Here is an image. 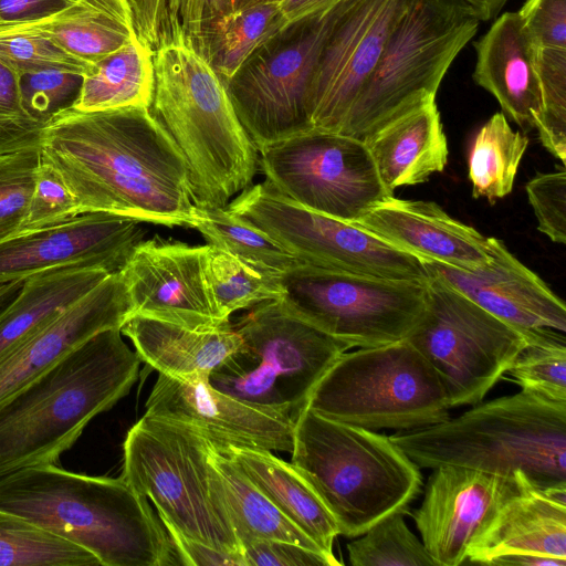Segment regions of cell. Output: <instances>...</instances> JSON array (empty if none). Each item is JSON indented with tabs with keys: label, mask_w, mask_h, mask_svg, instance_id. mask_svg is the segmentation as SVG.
Returning <instances> with one entry per match:
<instances>
[{
	"label": "cell",
	"mask_w": 566,
	"mask_h": 566,
	"mask_svg": "<svg viewBox=\"0 0 566 566\" xmlns=\"http://www.w3.org/2000/svg\"><path fill=\"white\" fill-rule=\"evenodd\" d=\"M40 150L78 214L107 212L165 227L191 222L187 163L150 107L71 108L44 127Z\"/></svg>",
	"instance_id": "1"
},
{
	"label": "cell",
	"mask_w": 566,
	"mask_h": 566,
	"mask_svg": "<svg viewBox=\"0 0 566 566\" xmlns=\"http://www.w3.org/2000/svg\"><path fill=\"white\" fill-rule=\"evenodd\" d=\"M154 51L150 111L188 166L196 205L226 208L251 186L259 151L243 128L226 83L167 14Z\"/></svg>",
	"instance_id": "2"
},
{
	"label": "cell",
	"mask_w": 566,
	"mask_h": 566,
	"mask_svg": "<svg viewBox=\"0 0 566 566\" xmlns=\"http://www.w3.org/2000/svg\"><path fill=\"white\" fill-rule=\"evenodd\" d=\"M0 511L86 549L102 566L180 565L148 500L122 475L21 469L0 478Z\"/></svg>",
	"instance_id": "3"
},
{
	"label": "cell",
	"mask_w": 566,
	"mask_h": 566,
	"mask_svg": "<svg viewBox=\"0 0 566 566\" xmlns=\"http://www.w3.org/2000/svg\"><path fill=\"white\" fill-rule=\"evenodd\" d=\"M140 363L120 328H109L1 402L0 478L56 464L93 418L129 392Z\"/></svg>",
	"instance_id": "4"
},
{
	"label": "cell",
	"mask_w": 566,
	"mask_h": 566,
	"mask_svg": "<svg viewBox=\"0 0 566 566\" xmlns=\"http://www.w3.org/2000/svg\"><path fill=\"white\" fill-rule=\"evenodd\" d=\"M390 439L419 467L459 465L502 476L522 471L541 490L566 488V402L521 390Z\"/></svg>",
	"instance_id": "5"
},
{
	"label": "cell",
	"mask_w": 566,
	"mask_h": 566,
	"mask_svg": "<svg viewBox=\"0 0 566 566\" xmlns=\"http://www.w3.org/2000/svg\"><path fill=\"white\" fill-rule=\"evenodd\" d=\"M292 463L333 515L339 535L355 538L421 491L419 467L390 439L305 407L294 424Z\"/></svg>",
	"instance_id": "6"
},
{
	"label": "cell",
	"mask_w": 566,
	"mask_h": 566,
	"mask_svg": "<svg viewBox=\"0 0 566 566\" xmlns=\"http://www.w3.org/2000/svg\"><path fill=\"white\" fill-rule=\"evenodd\" d=\"M480 22L462 0H402L376 69L338 133L364 142L436 99L443 76Z\"/></svg>",
	"instance_id": "7"
},
{
	"label": "cell",
	"mask_w": 566,
	"mask_h": 566,
	"mask_svg": "<svg viewBox=\"0 0 566 566\" xmlns=\"http://www.w3.org/2000/svg\"><path fill=\"white\" fill-rule=\"evenodd\" d=\"M210 447L189 426L144 415L126 434L122 476L153 502L168 532L242 555Z\"/></svg>",
	"instance_id": "8"
},
{
	"label": "cell",
	"mask_w": 566,
	"mask_h": 566,
	"mask_svg": "<svg viewBox=\"0 0 566 566\" xmlns=\"http://www.w3.org/2000/svg\"><path fill=\"white\" fill-rule=\"evenodd\" d=\"M233 327L241 347L212 371L209 384L294 422L323 375L349 349L279 300L253 306Z\"/></svg>",
	"instance_id": "9"
},
{
	"label": "cell",
	"mask_w": 566,
	"mask_h": 566,
	"mask_svg": "<svg viewBox=\"0 0 566 566\" xmlns=\"http://www.w3.org/2000/svg\"><path fill=\"white\" fill-rule=\"evenodd\" d=\"M306 407L370 430H413L450 417L437 371L407 338L343 353Z\"/></svg>",
	"instance_id": "10"
},
{
	"label": "cell",
	"mask_w": 566,
	"mask_h": 566,
	"mask_svg": "<svg viewBox=\"0 0 566 566\" xmlns=\"http://www.w3.org/2000/svg\"><path fill=\"white\" fill-rule=\"evenodd\" d=\"M428 280L381 279L301 262L281 275L279 301L348 348L373 347L412 333L426 312Z\"/></svg>",
	"instance_id": "11"
},
{
	"label": "cell",
	"mask_w": 566,
	"mask_h": 566,
	"mask_svg": "<svg viewBox=\"0 0 566 566\" xmlns=\"http://www.w3.org/2000/svg\"><path fill=\"white\" fill-rule=\"evenodd\" d=\"M542 331L520 329L430 276L426 312L407 339L434 368L454 408L481 402Z\"/></svg>",
	"instance_id": "12"
},
{
	"label": "cell",
	"mask_w": 566,
	"mask_h": 566,
	"mask_svg": "<svg viewBox=\"0 0 566 566\" xmlns=\"http://www.w3.org/2000/svg\"><path fill=\"white\" fill-rule=\"evenodd\" d=\"M340 2L325 14L281 31L224 82L237 116L258 151L313 128L311 84Z\"/></svg>",
	"instance_id": "13"
},
{
	"label": "cell",
	"mask_w": 566,
	"mask_h": 566,
	"mask_svg": "<svg viewBox=\"0 0 566 566\" xmlns=\"http://www.w3.org/2000/svg\"><path fill=\"white\" fill-rule=\"evenodd\" d=\"M227 208L300 261L390 280H428L423 261L352 223L310 210L269 181L250 186Z\"/></svg>",
	"instance_id": "14"
},
{
	"label": "cell",
	"mask_w": 566,
	"mask_h": 566,
	"mask_svg": "<svg viewBox=\"0 0 566 566\" xmlns=\"http://www.w3.org/2000/svg\"><path fill=\"white\" fill-rule=\"evenodd\" d=\"M259 154L265 180L281 195L342 221L353 222L392 196L358 138L312 128Z\"/></svg>",
	"instance_id": "15"
},
{
	"label": "cell",
	"mask_w": 566,
	"mask_h": 566,
	"mask_svg": "<svg viewBox=\"0 0 566 566\" xmlns=\"http://www.w3.org/2000/svg\"><path fill=\"white\" fill-rule=\"evenodd\" d=\"M402 0H343L310 91L312 127L338 133L376 69Z\"/></svg>",
	"instance_id": "16"
},
{
	"label": "cell",
	"mask_w": 566,
	"mask_h": 566,
	"mask_svg": "<svg viewBox=\"0 0 566 566\" xmlns=\"http://www.w3.org/2000/svg\"><path fill=\"white\" fill-rule=\"evenodd\" d=\"M527 482L522 471L502 476L459 465L434 468L412 517L436 566L465 563L472 542Z\"/></svg>",
	"instance_id": "17"
},
{
	"label": "cell",
	"mask_w": 566,
	"mask_h": 566,
	"mask_svg": "<svg viewBox=\"0 0 566 566\" xmlns=\"http://www.w3.org/2000/svg\"><path fill=\"white\" fill-rule=\"evenodd\" d=\"M139 223L128 217L91 212L19 233L0 242V284L70 266L119 272L144 240Z\"/></svg>",
	"instance_id": "18"
},
{
	"label": "cell",
	"mask_w": 566,
	"mask_h": 566,
	"mask_svg": "<svg viewBox=\"0 0 566 566\" xmlns=\"http://www.w3.org/2000/svg\"><path fill=\"white\" fill-rule=\"evenodd\" d=\"M205 245H189L158 235L140 241L119 271L132 315L199 331L230 325L211 300L203 270Z\"/></svg>",
	"instance_id": "19"
},
{
	"label": "cell",
	"mask_w": 566,
	"mask_h": 566,
	"mask_svg": "<svg viewBox=\"0 0 566 566\" xmlns=\"http://www.w3.org/2000/svg\"><path fill=\"white\" fill-rule=\"evenodd\" d=\"M144 415L189 426L219 444L292 451L295 422L214 389L159 374Z\"/></svg>",
	"instance_id": "20"
},
{
	"label": "cell",
	"mask_w": 566,
	"mask_h": 566,
	"mask_svg": "<svg viewBox=\"0 0 566 566\" xmlns=\"http://www.w3.org/2000/svg\"><path fill=\"white\" fill-rule=\"evenodd\" d=\"M132 303L120 272L108 274L85 296L0 358V403L99 332L120 328Z\"/></svg>",
	"instance_id": "21"
},
{
	"label": "cell",
	"mask_w": 566,
	"mask_h": 566,
	"mask_svg": "<svg viewBox=\"0 0 566 566\" xmlns=\"http://www.w3.org/2000/svg\"><path fill=\"white\" fill-rule=\"evenodd\" d=\"M489 264L463 270L422 260L434 276L502 321L523 331L566 332V306L548 285L492 238Z\"/></svg>",
	"instance_id": "22"
},
{
	"label": "cell",
	"mask_w": 566,
	"mask_h": 566,
	"mask_svg": "<svg viewBox=\"0 0 566 566\" xmlns=\"http://www.w3.org/2000/svg\"><path fill=\"white\" fill-rule=\"evenodd\" d=\"M352 223L421 260L463 270L490 263L492 238L426 200L390 196Z\"/></svg>",
	"instance_id": "23"
},
{
	"label": "cell",
	"mask_w": 566,
	"mask_h": 566,
	"mask_svg": "<svg viewBox=\"0 0 566 566\" xmlns=\"http://www.w3.org/2000/svg\"><path fill=\"white\" fill-rule=\"evenodd\" d=\"M474 49V82L496 98L505 116L521 127H534L543 111L536 69L538 48L518 12L500 15Z\"/></svg>",
	"instance_id": "24"
},
{
	"label": "cell",
	"mask_w": 566,
	"mask_h": 566,
	"mask_svg": "<svg viewBox=\"0 0 566 566\" xmlns=\"http://www.w3.org/2000/svg\"><path fill=\"white\" fill-rule=\"evenodd\" d=\"M506 554L566 558V488L527 482L472 542L467 562L484 565Z\"/></svg>",
	"instance_id": "25"
},
{
	"label": "cell",
	"mask_w": 566,
	"mask_h": 566,
	"mask_svg": "<svg viewBox=\"0 0 566 566\" xmlns=\"http://www.w3.org/2000/svg\"><path fill=\"white\" fill-rule=\"evenodd\" d=\"M140 361L158 374L185 381L209 377L235 353L242 339L234 327L199 331L142 315H132L120 327Z\"/></svg>",
	"instance_id": "26"
},
{
	"label": "cell",
	"mask_w": 566,
	"mask_h": 566,
	"mask_svg": "<svg viewBox=\"0 0 566 566\" xmlns=\"http://www.w3.org/2000/svg\"><path fill=\"white\" fill-rule=\"evenodd\" d=\"M364 142L380 180L392 193L398 187L428 181L448 163V142L436 99L394 119Z\"/></svg>",
	"instance_id": "27"
},
{
	"label": "cell",
	"mask_w": 566,
	"mask_h": 566,
	"mask_svg": "<svg viewBox=\"0 0 566 566\" xmlns=\"http://www.w3.org/2000/svg\"><path fill=\"white\" fill-rule=\"evenodd\" d=\"M213 442V441H212ZM217 450L232 459L256 488L327 556L339 535L337 524L324 502L292 462L270 450L219 444Z\"/></svg>",
	"instance_id": "28"
},
{
	"label": "cell",
	"mask_w": 566,
	"mask_h": 566,
	"mask_svg": "<svg viewBox=\"0 0 566 566\" xmlns=\"http://www.w3.org/2000/svg\"><path fill=\"white\" fill-rule=\"evenodd\" d=\"M0 31L40 33L91 65L137 36L128 0H76L46 19Z\"/></svg>",
	"instance_id": "29"
},
{
	"label": "cell",
	"mask_w": 566,
	"mask_h": 566,
	"mask_svg": "<svg viewBox=\"0 0 566 566\" xmlns=\"http://www.w3.org/2000/svg\"><path fill=\"white\" fill-rule=\"evenodd\" d=\"M108 274L102 269L70 266L25 279L0 308V358L97 286Z\"/></svg>",
	"instance_id": "30"
},
{
	"label": "cell",
	"mask_w": 566,
	"mask_h": 566,
	"mask_svg": "<svg viewBox=\"0 0 566 566\" xmlns=\"http://www.w3.org/2000/svg\"><path fill=\"white\" fill-rule=\"evenodd\" d=\"M210 462L241 548L249 541L272 539L298 544L324 554L256 488L232 459L217 450L212 441Z\"/></svg>",
	"instance_id": "31"
},
{
	"label": "cell",
	"mask_w": 566,
	"mask_h": 566,
	"mask_svg": "<svg viewBox=\"0 0 566 566\" xmlns=\"http://www.w3.org/2000/svg\"><path fill=\"white\" fill-rule=\"evenodd\" d=\"M283 30L281 1H260L207 19L198 49L227 82L261 45Z\"/></svg>",
	"instance_id": "32"
},
{
	"label": "cell",
	"mask_w": 566,
	"mask_h": 566,
	"mask_svg": "<svg viewBox=\"0 0 566 566\" xmlns=\"http://www.w3.org/2000/svg\"><path fill=\"white\" fill-rule=\"evenodd\" d=\"M154 51L137 36L95 64L84 76L74 107L96 112L123 107H150L154 94Z\"/></svg>",
	"instance_id": "33"
},
{
	"label": "cell",
	"mask_w": 566,
	"mask_h": 566,
	"mask_svg": "<svg viewBox=\"0 0 566 566\" xmlns=\"http://www.w3.org/2000/svg\"><path fill=\"white\" fill-rule=\"evenodd\" d=\"M527 146L528 137L513 130L503 113L492 115L472 138L468 154L473 198L493 205L511 193Z\"/></svg>",
	"instance_id": "34"
},
{
	"label": "cell",
	"mask_w": 566,
	"mask_h": 566,
	"mask_svg": "<svg viewBox=\"0 0 566 566\" xmlns=\"http://www.w3.org/2000/svg\"><path fill=\"white\" fill-rule=\"evenodd\" d=\"M189 228L199 231L209 244L262 272L282 275L302 262L227 207L195 203Z\"/></svg>",
	"instance_id": "35"
},
{
	"label": "cell",
	"mask_w": 566,
	"mask_h": 566,
	"mask_svg": "<svg viewBox=\"0 0 566 566\" xmlns=\"http://www.w3.org/2000/svg\"><path fill=\"white\" fill-rule=\"evenodd\" d=\"M203 270L214 307L226 321L233 312L280 300L283 293L281 275L262 272L211 244L205 245Z\"/></svg>",
	"instance_id": "36"
},
{
	"label": "cell",
	"mask_w": 566,
	"mask_h": 566,
	"mask_svg": "<svg viewBox=\"0 0 566 566\" xmlns=\"http://www.w3.org/2000/svg\"><path fill=\"white\" fill-rule=\"evenodd\" d=\"M86 549L0 511V566H97Z\"/></svg>",
	"instance_id": "37"
},
{
	"label": "cell",
	"mask_w": 566,
	"mask_h": 566,
	"mask_svg": "<svg viewBox=\"0 0 566 566\" xmlns=\"http://www.w3.org/2000/svg\"><path fill=\"white\" fill-rule=\"evenodd\" d=\"M406 511H396L347 544L353 566H436L423 543L407 526Z\"/></svg>",
	"instance_id": "38"
},
{
	"label": "cell",
	"mask_w": 566,
	"mask_h": 566,
	"mask_svg": "<svg viewBox=\"0 0 566 566\" xmlns=\"http://www.w3.org/2000/svg\"><path fill=\"white\" fill-rule=\"evenodd\" d=\"M504 375L523 390L566 402V343L563 333L542 331L520 352Z\"/></svg>",
	"instance_id": "39"
},
{
	"label": "cell",
	"mask_w": 566,
	"mask_h": 566,
	"mask_svg": "<svg viewBox=\"0 0 566 566\" xmlns=\"http://www.w3.org/2000/svg\"><path fill=\"white\" fill-rule=\"evenodd\" d=\"M536 69L543 111L534 122L542 145L566 164V49L538 48Z\"/></svg>",
	"instance_id": "40"
},
{
	"label": "cell",
	"mask_w": 566,
	"mask_h": 566,
	"mask_svg": "<svg viewBox=\"0 0 566 566\" xmlns=\"http://www.w3.org/2000/svg\"><path fill=\"white\" fill-rule=\"evenodd\" d=\"M40 164V148L0 154V242L20 233Z\"/></svg>",
	"instance_id": "41"
},
{
	"label": "cell",
	"mask_w": 566,
	"mask_h": 566,
	"mask_svg": "<svg viewBox=\"0 0 566 566\" xmlns=\"http://www.w3.org/2000/svg\"><path fill=\"white\" fill-rule=\"evenodd\" d=\"M0 61L15 72L65 71L91 75L95 65L71 55L49 38L28 31H0Z\"/></svg>",
	"instance_id": "42"
},
{
	"label": "cell",
	"mask_w": 566,
	"mask_h": 566,
	"mask_svg": "<svg viewBox=\"0 0 566 566\" xmlns=\"http://www.w3.org/2000/svg\"><path fill=\"white\" fill-rule=\"evenodd\" d=\"M84 76L65 71H42L18 75L22 108L30 118L46 126L60 114L74 107Z\"/></svg>",
	"instance_id": "43"
},
{
	"label": "cell",
	"mask_w": 566,
	"mask_h": 566,
	"mask_svg": "<svg viewBox=\"0 0 566 566\" xmlns=\"http://www.w3.org/2000/svg\"><path fill=\"white\" fill-rule=\"evenodd\" d=\"M43 130L22 108L18 75L0 61V154L41 148Z\"/></svg>",
	"instance_id": "44"
},
{
	"label": "cell",
	"mask_w": 566,
	"mask_h": 566,
	"mask_svg": "<svg viewBox=\"0 0 566 566\" xmlns=\"http://www.w3.org/2000/svg\"><path fill=\"white\" fill-rule=\"evenodd\" d=\"M78 216L74 197L62 176L41 160L29 211L20 233L63 223Z\"/></svg>",
	"instance_id": "45"
},
{
	"label": "cell",
	"mask_w": 566,
	"mask_h": 566,
	"mask_svg": "<svg viewBox=\"0 0 566 566\" xmlns=\"http://www.w3.org/2000/svg\"><path fill=\"white\" fill-rule=\"evenodd\" d=\"M537 229L553 242L566 243V169L535 175L525 185Z\"/></svg>",
	"instance_id": "46"
},
{
	"label": "cell",
	"mask_w": 566,
	"mask_h": 566,
	"mask_svg": "<svg viewBox=\"0 0 566 566\" xmlns=\"http://www.w3.org/2000/svg\"><path fill=\"white\" fill-rule=\"evenodd\" d=\"M245 566H338L337 559L298 544L254 539L242 545Z\"/></svg>",
	"instance_id": "47"
},
{
	"label": "cell",
	"mask_w": 566,
	"mask_h": 566,
	"mask_svg": "<svg viewBox=\"0 0 566 566\" xmlns=\"http://www.w3.org/2000/svg\"><path fill=\"white\" fill-rule=\"evenodd\" d=\"M517 12L536 48L566 49V0H526Z\"/></svg>",
	"instance_id": "48"
},
{
	"label": "cell",
	"mask_w": 566,
	"mask_h": 566,
	"mask_svg": "<svg viewBox=\"0 0 566 566\" xmlns=\"http://www.w3.org/2000/svg\"><path fill=\"white\" fill-rule=\"evenodd\" d=\"M168 534L180 565L245 566L244 558L241 554L220 551L175 532H168Z\"/></svg>",
	"instance_id": "49"
},
{
	"label": "cell",
	"mask_w": 566,
	"mask_h": 566,
	"mask_svg": "<svg viewBox=\"0 0 566 566\" xmlns=\"http://www.w3.org/2000/svg\"><path fill=\"white\" fill-rule=\"evenodd\" d=\"M71 3L70 0H0V30L38 22Z\"/></svg>",
	"instance_id": "50"
},
{
	"label": "cell",
	"mask_w": 566,
	"mask_h": 566,
	"mask_svg": "<svg viewBox=\"0 0 566 566\" xmlns=\"http://www.w3.org/2000/svg\"><path fill=\"white\" fill-rule=\"evenodd\" d=\"M132 7L137 38L151 49L167 18V0H128Z\"/></svg>",
	"instance_id": "51"
},
{
	"label": "cell",
	"mask_w": 566,
	"mask_h": 566,
	"mask_svg": "<svg viewBox=\"0 0 566 566\" xmlns=\"http://www.w3.org/2000/svg\"><path fill=\"white\" fill-rule=\"evenodd\" d=\"M206 9L207 0H167V14L178 18L197 46L201 39Z\"/></svg>",
	"instance_id": "52"
},
{
	"label": "cell",
	"mask_w": 566,
	"mask_h": 566,
	"mask_svg": "<svg viewBox=\"0 0 566 566\" xmlns=\"http://www.w3.org/2000/svg\"><path fill=\"white\" fill-rule=\"evenodd\" d=\"M343 0H282L281 12L284 22V29L325 14Z\"/></svg>",
	"instance_id": "53"
},
{
	"label": "cell",
	"mask_w": 566,
	"mask_h": 566,
	"mask_svg": "<svg viewBox=\"0 0 566 566\" xmlns=\"http://www.w3.org/2000/svg\"><path fill=\"white\" fill-rule=\"evenodd\" d=\"M490 566H566V558L536 554H506L488 560Z\"/></svg>",
	"instance_id": "54"
},
{
	"label": "cell",
	"mask_w": 566,
	"mask_h": 566,
	"mask_svg": "<svg viewBox=\"0 0 566 566\" xmlns=\"http://www.w3.org/2000/svg\"><path fill=\"white\" fill-rule=\"evenodd\" d=\"M469 4L480 21L495 18L509 0H462Z\"/></svg>",
	"instance_id": "55"
},
{
	"label": "cell",
	"mask_w": 566,
	"mask_h": 566,
	"mask_svg": "<svg viewBox=\"0 0 566 566\" xmlns=\"http://www.w3.org/2000/svg\"><path fill=\"white\" fill-rule=\"evenodd\" d=\"M226 0H207L206 18H212L221 13L224 9Z\"/></svg>",
	"instance_id": "56"
},
{
	"label": "cell",
	"mask_w": 566,
	"mask_h": 566,
	"mask_svg": "<svg viewBox=\"0 0 566 566\" xmlns=\"http://www.w3.org/2000/svg\"><path fill=\"white\" fill-rule=\"evenodd\" d=\"M260 1H268V0H226L223 11L241 8V7H244V6H248L251 3H255V2H260ZM280 1H282V0H280Z\"/></svg>",
	"instance_id": "57"
},
{
	"label": "cell",
	"mask_w": 566,
	"mask_h": 566,
	"mask_svg": "<svg viewBox=\"0 0 566 566\" xmlns=\"http://www.w3.org/2000/svg\"><path fill=\"white\" fill-rule=\"evenodd\" d=\"M12 286L9 283L0 284V302L11 293Z\"/></svg>",
	"instance_id": "58"
},
{
	"label": "cell",
	"mask_w": 566,
	"mask_h": 566,
	"mask_svg": "<svg viewBox=\"0 0 566 566\" xmlns=\"http://www.w3.org/2000/svg\"><path fill=\"white\" fill-rule=\"evenodd\" d=\"M9 301H4L0 303V308L3 307Z\"/></svg>",
	"instance_id": "59"
},
{
	"label": "cell",
	"mask_w": 566,
	"mask_h": 566,
	"mask_svg": "<svg viewBox=\"0 0 566 566\" xmlns=\"http://www.w3.org/2000/svg\"><path fill=\"white\" fill-rule=\"evenodd\" d=\"M70 1L74 2V1H76V0H70Z\"/></svg>",
	"instance_id": "60"
}]
</instances>
